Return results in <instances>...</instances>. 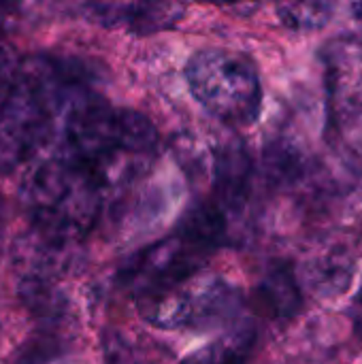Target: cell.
<instances>
[{
	"instance_id": "2",
	"label": "cell",
	"mask_w": 362,
	"mask_h": 364,
	"mask_svg": "<svg viewBox=\"0 0 362 364\" xmlns=\"http://www.w3.org/2000/svg\"><path fill=\"white\" fill-rule=\"evenodd\" d=\"M107 194L73 164L49 156L23 186L32 224L51 239H79L98 220Z\"/></svg>"
},
{
	"instance_id": "10",
	"label": "cell",
	"mask_w": 362,
	"mask_h": 364,
	"mask_svg": "<svg viewBox=\"0 0 362 364\" xmlns=\"http://www.w3.org/2000/svg\"><path fill=\"white\" fill-rule=\"evenodd\" d=\"M205 2H213V4H239V2H256V0H205Z\"/></svg>"
},
{
	"instance_id": "5",
	"label": "cell",
	"mask_w": 362,
	"mask_h": 364,
	"mask_svg": "<svg viewBox=\"0 0 362 364\" xmlns=\"http://www.w3.org/2000/svg\"><path fill=\"white\" fill-rule=\"evenodd\" d=\"M258 307L273 318H290L299 311L303 296L290 269L273 267L267 271L254 288Z\"/></svg>"
},
{
	"instance_id": "6",
	"label": "cell",
	"mask_w": 362,
	"mask_h": 364,
	"mask_svg": "<svg viewBox=\"0 0 362 364\" xmlns=\"http://www.w3.org/2000/svg\"><path fill=\"white\" fill-rule=\"evenodd\" d=\"M256 341V333L247 324L233 326L226 335L196 350L179 364H245Z\"/></svg>"
},
{
	"instance_id": "9",
	"label": "cell",
	"mask_w": 362,
	"mask_h": 364,
	"mask_svg": "<svg viewBox=\"0 0 362 364\" xmlns=\"http://www.w3.org/2000/svg\"><path fill=\"white\" fill-rule=\"evenodd\" d=\"M350 314H352V322H354L356 333L362 337V286L361 290H358V294H356V299H354V303H352Z\"/></svg>"
},
{
	"instance_id": "4",
	"label": "cell",
	"mask_w": 362,
	"mask_h": 364,
	"mask_svg": "<svg viewBox=\"0 0 362 364\" xmlns=\"http://www.w3.org/2000/svg\"><path fill=\"white\" fill-rule=\"evenodd\" d=\"M147 322L160 328H211L233 324L243 311L241 292L215 275H192L171 290L139 303Z\"/></svg>"
},
{
	"instance_id": "11",
	"label": "cell",
	"mask_w": 362,
	"mask_h": 364,
	"mask_svg": "<svg viewBox=\"0 0 362 364\" xmlns=\"http://www.w3.org/2000/svg\"><path fill=\"white\" fill-rule=\"evenodd\" d=\"M4 230V203H2V196H0V235Z\"/></svg>"
},
{
	"instance_id": "1",
	"label": "cell",
	"mask_w": 362,
	"mask_h": 364,
	"mask_svg": "<svg viewBox=\"0 0 362 364\" xmlns=\"http://www.w3.org/2000/svg\"><path fill=\"white\" fill-rule=\"evenodd\" d=\"M79 70L53 58L15 66L0 96V173H11L53 145L68 113L90 96Z\"/></svg>"
},
{
	"instance_id": "7",
	"label": "cell",
	"mask_w": 362,
	"mask_h": 364,
	"mask_svg": "<svg viewBox=\"0 0 362 364\" xmlns=\"http://www.w3.org/2000/svg\"><path fill=\"white\" fill-rule=\"evenodd\" d=\"M335 0H280L282 19L297 30L324 26L333 15Z\"/></svg>"
},
{
	"instance_id": "3",
	"label": "cell",
	"mask_w": 362,
	"mask_h": 364,
	"mask_svg": "<svg viewBox=\"0 0 362 364\" xmlns=\"http://www.w3.org/2000/svg\"><path fill=\"white\" fill-rule=\"evenodd\" d=\"M192 96L207 113L228 126H252L262 107L256 66L230 49H201L186 64Z\"/></svg>"
},
{
	"instance_id": "8",
	"label": "cell",
	"mask_w": 362,
	"mask_h": 364,
	"mask_svg": "<svg viewBox=\"0 0 362 364\" xmlns=\"http://www.w3.org/2000/svg\"><path fill=\"white\" fill-rule=\"evenodd\" d=\"M102 354L105 364H141L132 348L117 333H107L102 337Z\"/></svg>"
}]
</instances>
